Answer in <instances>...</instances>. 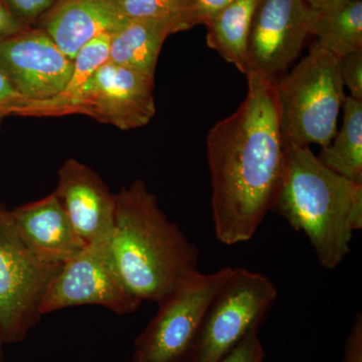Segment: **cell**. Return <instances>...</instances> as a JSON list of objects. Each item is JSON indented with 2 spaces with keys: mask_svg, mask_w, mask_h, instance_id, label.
Returning <instances> with one entry per match:
<instances>
[{
  "mask_svg": "<svg viewBox=\"0 0 362 362\" xmlns=\"http://www.w3.org/2000/svg\"><path fill=\"white\" fill-rule=\"evenodd\" d=\"M4 342L0 339V362H4Z\"/></svg>",
  "mask_w": 362,
  "mask_h": 362,
  "instance_id": "obj_30",
  "label": "cell"
},
{
  "mask_svg": "<svg viewBox=\"0 0 362 362\" xmlns=\"http://www.w3.org/2000/svg\"><path fill=\"white\" fill-rule=\"evenodd\" d=\"M127 21L121 0H57L35 28L74 59L90 40L104 33L114 35Z\"/></svg>",
  "mask_w": 362,
  "mask_h": 362,
  "instance_id": "obj_13",
  "label": "cell"
},
{
  "mask_svg": "<svg viewBox=\"0 0 362 362\" xmlns=\"http://www.w3.org/2000/svg\"><path fill=\"white\" fill-rule=\"evenodd\" d=\"M315 18L305 0H262L252 18L246 76L278 80L301 54Z\"/></svg>",
  "mask_w": 362,
  "mask_h": 362,
  "instance_id": "obj_10",
  "label": "cell"
},
{
  "mask_svg": "<svg viewBox=\"0 0 362 362\" xmlns=\"http://www.w3.org/2000/svg\"><path fill=\"white\" fill-rule=\"evenodd\" d=\"M54 192L86 244L111 239L115 226V194L90 166L74 158L64 162Z\"/></svg>",
  "mask_w": 362,
  "mask_h": 362,
  "instance_id": "obj_12",
  "label": "cell"
},
{
  "mask_svg": "<svg viewBox=\"0 0 362 362\" xmlns=\"http://www.w3.org/2000/svg\"><path fill=\"white\" fill-rule=\"evenodd\" d=\"M156 77L107 61L61 116L85 115L120 130L146 126L156 114Z\"/></svg>",
  "mask_w": 362,
  "mask_h": 362,
  "instance_id": "obj_9",
  "label": "cell"
},
{
  "mask_svg": "<svg viewBox=\"0 0 362 362\" xmlns=\"http://www.w3.org/2000/svg\"><path fill=\"white\" fill-rule=\"evenodd\" d=\"M277 296L270 278L233 268L207 309L187 361L220 362L243 338L259 329Z\"/></svg>",
  "mask_w": 362,
  "mask_h": 362,
  "instance_id": "obj_6",
  "label": "cell"
},
{
  "mask_svg": "<svg viewBox=\"0 0 362 362\" xmlns=\"http://www.w3.org/2000/svg\"><path fill=\"white\" fill-rule=\"evenodd\" d=\"M342 110L341 129L317 158L337 175L362 185V101L346 96Z\"/></svg>",
  "mask_w": 362,
  "mask_h": 362,
  "instance_id": "obj_18",
  "label": "cell"
},
{
  "mask_svg": "<svg viewBox=\"0 0 362 362\" xmlns=\"http://www.w3.org/2000/svg\"><path fill=\"white\" fill-rule=\"evenodd\" d=\"M28 28L30 26L20 20L4 4V0H0V40L23 32Z\"/></svg>",
  "mask_w": 362,
  "mask_h": 362,
  "instance_id": "obj_27",
  "label": "cell"
},
{
  "mask_svg": "<svg viewBox=\"0 0 362 362\" xmlns=\"http://www.w3.org/2000/svg\"><path fill=\"white\" fill-rule=\"evenodd\" d=\"M128 18H153L173 23L176 33L192 28L188 0H121Z\"/></svg>",
  "mask_w": 362,
  "mask_h": 362,
  "instance_id": "obj_20",
  "label": "cell"
},
{
  "mask_svg": "<svg viewBox=\"0 0 362 362\" xmlns=\"http://www.w3.org/2000/svg\"><path fill=\"white\" fill-rule=\"evenodd\" d=\"M142 302L126 288L112 255L110 240L87 245L61 267L42 301V315L97 305L118 315L137 311Z\"/></svg>",
  "mask_w": 362,
  "mask_h": 362,
  "instance_id": "obj_8",
  "label": "cell"
},
{
  "mask_svg": "<svg viewBox=\"0 0 362 362\" xmlns=\"http://www.w3.org/2000/svg\"><path fill=\"white\" fill-rule=\"evenodd\" d=\"M4 4L20 20L35 26L57 0H4Z\"/></svg>",
  "mask_w": 362,
  "mask_h": 362,
  "instance_id": "obj_23",
  "label": "cell"
},
{
  "mask_svg": "<svg viewBox=\"0 0 362 362\" xmlns=\"http://www.w3.org/2000/svg\"><path fill=\"white\" fill-rule=\"evenodd\" d=\"M316 42L338 59L362 49V1L349 0L316 11L311 28Z\"/></svg>",
  "mask_w": 362,
  "mask_h": 362,
  "instance_id": "obj_19",
  "label": "cell"
},
{
  "mask_svg": "<svg viewBox=\"0 0 362 362\" xmlns=\"http://www.w3.org/2000/svg\"><path fill=\"white\" fill-rule=\"evenodd\" d=\"M63 265L47 263L30 251L0 202V339L23 341L42 318L47 288Z\"/></svg>",
  "mask_w": 362,
  "mask_h": 362,
  "instance_id": "obj_5",
  "label": "cell"
},
{
  "mask_svg": "<svg viewBox=\"0 0 362 362\" xmlns=\"http://www.w3.org/2000/svg\"><path fill=\"white\" fill-rule=\"evenodd\" d=\"M112 35L104 33L90 40L74 58L70 78L57 96L44 101L23 100L16 115L23 117H61L62 112L80 94L95 71L109 59Z\"/></svg>",
  "mask_w": 362,
  "mask_h": 362,
  "instance_id": "obj_17",
  "label": "cell"
},
{
  "mask_svg": "<svg viewBox=\"0 0 362 362\" xmlns=\"http://www.w3.org/2000/svg\"><path fill=\"white\" fill-rule=\"evenodd\" d=\"M11 214L26 246L47 263L64 265L87 246L54 192L14 207Z\"/></svg>",
  "mask_w": 362,
  "mask_h": 362,
  "instance_id": "obj_14",
  "label": "cell"
},
{
  "mask_svg": "<svg viewBox=\"0 0 362 362\" xmlns=\"http://www.w3.org/2000/svg\"><path fill=\"white\" fill-rule=\"evenodd\" d=\"M276 93L285 143L321 148L330 144L346 98L337 57L313 42L307 56L277 80Z\"/></svg>",
  "mask_w": 362,
  "mask_h": 362,
  "instance_id": "obj_4",
  "label": "cell"
},
{
  "mask_svg": "<svg viewBox=\"0 0 362 362\" xmlns=\"http://www.w3.org/2000/svg\"><path fill=\"white\" fill-rule=\"evenodd\" d=\"M235 0H188V16L192 28L197 25H206L216 14Z\"/></svg>",
  "mask_w": 362,
  "mask_h": 362,
  "instance_id": "obj_24",
  "label": "cell"
},
{
  "mask_svg": "<svg viewBox=\"0 0 362 362\" xmlns=\"http://www.w3.org/2000/svg\"><path fill=\"white\" fill-rule=\"evenodd\" d=\"M246 77L244 101L206 137L214 233L226 246L254 237L273 209L285 169L277 80Z\"/></svg>",
  "mask_w": 362,
  "mask_h": 362,
  "instance_id": "obj_1",
  "label": "cell"
},
{
  "mask_svg": "<svg viewBox=\"0 0 362 362\" xmlns=\"http://www.w3.org/2000/svg\"><path fill=\"white\" fill-rule=\"evenodd\" d=\"M23 100L25 99L16 92L4 71L0 70V122L6 117L16 115V109Z\"/></svg>",
  "mask_w": 362,
  "mask_h": 362,
  "instance_id": "obj_25",
  "label": "cell"
},
{
  "mask_svg": "<svg viewBox=\"0 0 362 362\" xmlns=\"http://www.w3.org/2000/svg\"><path fill=\"white\" fill-rule=\"evenodd\" d=\"M262 0H235L206 25L211 49L246 76L252 18Z\"/></svg>",
  "mask_w": 362,
  "mask_h": 362,
  "instance_id": "obj_16",
  "label": "cell"
},
{
  "mask_svg": "<svg viewBox=\"0 0 362 362\" xmlns=\"http://www.w3.org/2000/svg\"><path fill=\"white\" fill-rule=\"evenodd\" d=\"M132 362H148L146 361H144V359L141 358V357L135 356L133 357V361ZM175 362H188L187 358L180 359V361H175Z\"/></svg>",
  "mask_w": 362,
  "mask_h": 362,
  "instance_id": "obj_29",
  "label": "cell"
},
{
  "mask_svg": "<svg viewBox=\"0 0 362 362\" xmlns=\"http://www.w3.org/2000/svg\"><path fill=\"white\" fill-rule=\"evenodd\" d=\"M311 8L314 11H323V9L329 8V7L337 6L342 2L349 1V0H305Z\"/></svg>",
  "mask_w": 362,
  "mask_h": 362,
  "instance_id": "obj_28",
  "label": "cell"
},
{
  "mask_svg": "<svg viewBox=\"0 0 362 362\" xmlns=\"http://www.w3.org/2000/svg\"><path fill=\"white\" fill-rule=\"evenodd\" d=\"M233 268L214 273L201 271L185 279L159 302V308L135 341V356L148 362H175L187 358L207 309Z\"/></svg>",
  "mask_w": 362,
  "mask_h": 362,
  "instance_id": "obj_7",
  "label": "cell"
},
{
  "mask_svg": "<svg viewBox=\"0 0 362 362\" xmlns=\"http://www.w3.org/2000/svg\"><path fill=\"white\" fill-rule=\"evenodd\" d=\"M338 68L343 86L349 90V97L362 101V49L338 59Z\"/></svg>",
  "mask_w": 362,
  "mask_h": 362,
  "instance_id": "obj_21",
  "label": "cell"
},
{
  "mask_svg": "<svg viewBox=\"0 0 362 362\" xmlns=\"http://www.w3.org/2000/svg\"><path fill=\"white\" fill-rule=\"evenodd\" d=\"M343 362H362V315L357 313L344 345Z\"/></svg>",
  "mask_w": 362,
  "mask_h": 362,
  "instance_id": "obj_26",
  "label": "cell"
},
{
  "mask_svg": "<svg viewBox=\"0 0 362 362\" xmlns=\"http://www.w3.org/2000/svg\"><path fill=\"white\" fill-rule=\"evenodd\" d=\"M265 350L258 335V330L249 334L226 354L220 362H264Z\"/></svg>",
  "mask_w": 362,
  "mask_h": 362,
  "instance_id": "obj_22",
  "label": "cell"
},
{
  "mask_svg": "<svg viewBox=\"0 0 362 362\" xmlns=\"http://www.w3.org/2000/svg\"><path fill=\"white\" fill-rule=\"evenodd\" d=\"M115 199L110 247L117 269L136 299L159 303L199 271V247L168 220L144 181L121 188Z\"/></svg>",
  "mask_w": 362,
  "mask_h": 362,
  "instance_id": "obj_2",
  "label": "cell"
},
{
  "mask_svg": "<svg viewBox=\"0 0 362 362\" xmlns=\"http://www.w3.org/2000/svg\"><path fill=\"white\" fill-rule=\"evenodd\" d=\"M176 33L170 21L128 18L111 37L108 61L156 77L157 62L164 42Z\"/></svg>",
  "mask_w": 362,
  "mask_h": 362,
  "instance_id": "obj_15",
  "label": "cell"
},
{
  "mask_svg": "<svg viewBox=\"0 0 362 362\" xmlns=\"http://www.w3.org/2000/svg\"><path fill=\"white\" fill-rule=\"evenodd\" d=\"M272 211L306 235L322 268L335 270L362 228V185L326 168L310 147L286 143L284 175Z\"/></svg>",
  "mask_w": 362,
  "mask_h": 362,
  "instance_id": "obj_3",
  "label": "cell"
},
{
  "mask_svg": "<svg viewBox=\"0 0 362 362\" xmlns=\"http://www.w3.org/2000/svg\"><path fill=\"white\" fill-rule=\"evenodd\" d=\"M73 68V59L35 26L0 40V70L28 101L57 96L65 88Z\"/></svg>",
  "mask_w": 362,
  "mask_h": 362,
  "instance_id": "obj_11",
  "label": "cell"
}]
</instances>
